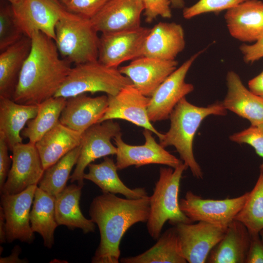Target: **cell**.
<instances>
[{
  "mask_svg": "<svg viewBox=\"0 0 263 263\" xmlns=\"http://www.w3.org/2000/svg\"><path fill=\"white\" fill-rule=\"evenodd\" d=\"M31 38V49L12 99L20 104L39 105L55 96L72 68L60 56L53 39L39 31Z\"/></svg>",
  "mask_w": 263,
  "mask_h": 263,
  "instance_id": "obj_1",
  "label": "cell"
},
{
  "mask_svg": "<svg viewBox=\"0 0 263 263\" xmlns=\"http://www.w3.org/2000/svg\"><path fill=\"white\" fill-rule=\"evenodd\" d=\"M150 197L122 198L103 192L92 200L89 214L100 233V242L91 262L118 263L120 244L126 231L133 225L147 222L150 215Z\"/></svg>",
  "mask_w": 263,
  "mask_h": 263,
  "instance_id": "obj_2",
  "label": "cell"
},
{
  "mask_svg": "<svg viewBox=\"0 0 263 263\" xmlns=\"http://www.w3.org/2000/svg\"><path fill=\"white\" fill-rule=\"evenodd\" d=\"M227 110L222 102L217 101L207 107H199L182 99L171 112L169 119L170 127L159 139L164 148L173 146L181 160L189 168L193 176L203 178L202 169L196 161L193 150L195 134L203 121L210 115L225 116Z\"/></svg>",
  "mask_w": 263,
  "mask_h": 263,
  "instance_id": "obj_3",
  "label": "cell"
},
{
  "mask_svg": "<svg viewBox=\"0 0 263 263\" xmlns=\"http://www.w3.org/2000/svg\"><path fill=\"white\" fill-rule=\"evenodd\" d=\"M188 168L183 162L176 168H161L159 177L150 197V215L147 223L148 232L154 240L161 234L167 221L172 226L191 223L182 212L178 199L182 174Z\"/></svg>",
  "mask_w": 263,
  "mask_h": 263,
  "instance_id": "obj_4",
  "label": "cell"
},
{
  "mask_svg": "<svg viewBox=\"0 0 263 263\" xmlns=\"http://www.w3.org/2000/svg\"><path fill=\"white\" fill-rule=\"evenodd\" d=\"M55 32V42L62 58L75 65L98 60L99 37L90 19L68 11Z\"/></svg>",
  "mask_w": 263,
  "mask_h": 263,
  "instance_id": "obj_5",
  "label": "cell"
},
{
  "mask_svg": "<svg viewBox=\"0 0 263 263\" xmlns=\"http://www.w3.org/2000/svg\"><path fill=\"white\" fill-rule=\"evenodd\" d=\"M132 84L118 68L107 66L98 60L76 65L54 97L66 98L86 93L103 92L116 94L125 86Z\"/></svg>",
  "mask_w": 263,
  "mask_h": 263,
  "instance_id": "obj_6",
  "label": "cell"
},
{
  "mask_svg": "<svg viewBox=\"0 0 263 263\" xmlns=\"http://www.w3.org/2000/svg\"><path fill=\"white\" fill-rule=\"evenodd\" d=\"M248 194L249 191L235 198L212 199L188 190L180 200L179 206L191 223L204 222L227 227L244 205Z\"/></svg>",
  "mask_w": 263,
  "mask_h": 263,
  "instance_id": "obj_7",
  "label": "cell"
},
{
  "mask_svg": "<svg viewBox=\"0 0 263 263\" xmlns=\"http://www.w3.org/2000/svg\"><path fill=\"white\" fill-rule=\"evenodd\" d=\"M122 134L119 124L113 120L96 123L86 130L81 136L80 152L75 168L71 175V183L77 182L83 187L84 170L95 160L116 155L117 148L112 138Z\"/></svg>",
  "mask_w": 263,
  "mask_h": 263,
  "instance_id": "obj_8",
  "label": "cell"
},
{
  "mask_svg": "<svg viewBox=\"0 0 263 263\" xmlns=\"http://www.w3.org/2000/svg\"><path fill=\"white\" fill-rule=\"evenodd\" d=\"M204 51L194 54L177 68L150 97L148 114L151 122L169 119L178 102L194 90V86L185 81L186 76L193 62Z\"/></svg>",
  "mask_w": 263,
  "mask_h": 263,
  "instance_id": "obj_9",
  "label": "cell"
},
{
  "mask_svg": "<svg viewBox=\"0 0 263 263\" xmlns=\"http://www.w3.org/2000/svg\"><path fill=\"white\" fill-rule=\"evenodd\" d=\"M12 7L25 36L31 38L34 32L39 31L54 40L56 25L68 12L60 0H22Z\"/></svg>",
  "mask_w": 263,
  "mask_h": 263,
  "instance_id": "obj_10",
  "label": "cell"
},
{
  "mask_svg": "<svg viewBox=\"0 0 263 263\" xmlns=\"http://www.w3.org/2000/svg\"><path fill=\"white\" fill-rule=\"evenodd\" d=\"M150 28H138L103 33L99 37L98 60L118 68L122 63L142 56L146 38Z\"/></svg>",
  "mask_w": 263,
  "mask_h": 263,
  "instance_id": "obj_11",
  "label": "cell"
},
{
  "mask_svg": "<svg viewBox=\"0 0 263 263\" xmlns=\"http://www.w3.org/2000/svg\"><path fill=\"white\" fill-rule=\"evenodd\" d=\"M152 133L149 130L144 129L145 143L138 146L126 143L122 139V134L113 137L117 148L115 164L118 170L132 166L138 168L149 164L164 165L174 169L183 162L158 144Z\"/></svg>",
  "mask_w": 263,
  "mask_h": 263,
  "instance_id": "obj_12",
  "label": "cell"
},
{
  "mask_svg": "<svg viewBox=\"0 0 263 263\" xmlns=\"http://www.w3.org/2000/svg\"><path fill=\"white\" fill-rule=\"evenodd\" d=\"M12 152L11 168L0 194H17L37 185L45 171L35 144L19 143Z\"/></svg>",
  "mask_w": 263,
  "mask_h": 263,
  "instance_id": "obj_13",
  "label": "cell"
},
{
  "mask_svg": "<svg viewBox=\"0 0 263 263\" xmlns=\"http://www.w3.org/2000/svg\"><path fill=\"white\" fill-rule=\"evenodd\" d=\"M108 97L107 108L98 123L108 120H124L149 130L159 139L162 137L163 133L154 127L148 116L150 97L144 95L130 84L122 88L116 94L108 95Z\"/></svg>",
  "mask_w": 263,
  "mask_h": 263,
  "instance_id": "obj_14",
  "label": "cell"
},
{
  "mask_svg": "<svg viewBox=\"0 0 263 263\" xmlns=\"http://www.w3.org/2000/svg\"><path fill=\"white\" fill-rule=\"evenodd\" d=\"M182 254L188 263H205L212 248L224 236L226 227L204 222L175 225Z\"/></svg>",
  "mask_w": 263,
  "mask_h": 263,
  "instance_id": "obj_15",
  "label": "cell"
},
{
  "mask_svg": "<svg viewBox=\"0 0 263 263\" xmlns=\"http://www.w3.org/2000/svg\"><path fill=\"white\" fill-rule=\"evenodd\" d=\"M37 185L15 194H1L0 204L5 216L7 242L19 240L31 244L35 234L30 224V213Z\"/></svg>",
  "mask_w": 263,
  "mask_h": 263,
  "instance_id": "obj_16",
  "label": "cell"
},
{
  "mask_svg": "<svg viewBox=\"0 0 263 263\" xmlns=\"http://www.w3.org/2000/svg\"><path fill=\"white\" fill-rule=\"evenodd\" d=\"M175 60H166L142 56L118 68L133 86L144 95L150 97L160 85L177 68Z\"/></svg>",
  "mask_w": 263,
  "mask_h": 263,
  "instance_id": "obj_17",
  "label": "cell"
},
{
  "mask_svg": "<svg viewBox=\"0 0 263 263\" xmlns=\"http://www.w3.org/2000/svg\"><path fill=\"white\" fill-rule=\"evenodd\" d=\"M144 10L141 0H110L90 20L101 34L133 29L141 26Z\"/></svg>",
  "mask_w": 263,
  "mask_h": 263,
  "instance_id": "obj_18",
  "label": "cell"
},
{
  "mask_svg": "<svg viewBox=\"0 0 263 263\" xmlns=\"http://www.w3.org/2000/svg\"><path fill=\"white\" fill-rule=\"evenodd\" d=\"M224 19L232 37L255 42L263 37V1L246 0L226 11Z\"/></svg>",
  "mask_w": 263,
  "mask_h": 263,
  "instance_id": "obj_19",
  "label": "cell"
},
{
  "mask_svg": "<svg viewBox=\"0 0 263 263\" xmlns=\"http://www.w3.org/2000/svg\"><path fill=\"white\" fill-rule=\"evenodd\" d=\"M108 105L107 95L92 97L83 94L68 98L59 122L82 134L89 128L98 123Z\"/></svg>",
  "mask_w": 263,
  "mask_h": 263,
  "instance_id": "obj_20",
  "label": "cell"
},
{
  "mask_svg": "<svg viewBox=\"0 0 263 263\" xmlns=\"http://www.w3.org/2000/svg\"><path fill=\"white\" fill-rule=\"evenodd\" d=\"M226 82L227 93L222 101L225 108L247 120L252 126L263 125V98L247 89L233 71L227 72Z\"/></svg>",
  "mask_w": 263,
  "mask_h": 263,
  "instance_id": "obj_21",
  "label": "cell"
},
{
  "mask_svg": "<svg viewBox=\"0 0 263 263\" xmlns=\"http://www.w3.org/2000/svg\"><path fill=\"white\" fill-rule=\"evenodd\" d=\"M185 45L184 30L181 24L160 22L150 29L144 42L142 56L174 60Z\"/></svg>",
  "mask_w": 263,
  "mask_h": 263,
  "instance_id": "obj_22",
  "label": "cell"
},
{
  "mask_svg": "<svg viewBox=\"0 0 263 263\" xmlns=\"http://www.w3.org/2000/svg\"><path fill=\"white\" fill-rule=\"evenodd\" d=\"M251 235L246 226L234 220L222 239L210 252L206 263H245Z\"/></svg>",
  "mask_w": 263,
  "mask_h": 263,
  "instance_id": "obj_23",
  "label": "cell"
},
{
  "mask_svg": "<svg viewBox=\"0 0 263 263\" xmlns=\"http://www.w3.org/2000/svg\"><path fill=\"white\" fill-rule=\"evenodd\" d=\"M82 134L59 122L35 143L45 170L80 146Z\"/></svg>",
  "mask_w": 263,
  "mask_h": 263,
  "instance_id": "obj_24",
  "label": "cell"
},
{
  "mask_svg": "<svg viewBox=\"0 0 263 263\" xmlns=\"http://www.w3.org/2000/svg\"><path fill=\"white\" fill-rule=\"evenodd\" d=\"M32 47L31 38L24 36L0 52V97L12 98L20 73Z\"/></svg>",
  "mask_w": 263,
  "mask_h": 263,
  "instance_id": "obj_25",
  "label": "cell"
},
{
  "mask_svg": "<svg viewBox=\"0 0 263 263\" xmlns=\"http://www.w3.org/2000/svg\"><path fill=\"white\" fill-rule=\"evenodd\" d=\"M38 110V105L20 104L12 98L0 97V132L4 134L11 151L15 146L22 143L21 132Z\"/></svg>",
  "mask_w": 263,
  "mask_h": 263,
  "instance_id": "obj_26",
  "label": "cell"
},
{
  "mask_svg": "<svg viewBox=\"0 0 263 263\" xmlns=\"http://www.w3.org/2000/svg\"><path fill=\"white\" fill-rule=\"evenodd\" d=\"M83 187L71 184L55 196V214L58 225H65L69 229H81L84 234L94 232L95 224L82 214L79 201Z\"/></svg>",
  "mask_w": 263,
  "mask_h": 263,
  "instance_id": "obj_27",
  "label": "cell"
},
{
  "mask_svg": "<svg viewBox=\"0 0 263 263\" xmlns=\"http://www.w3.org/2000/svg\"><path fill=\"white\" fill-rule=\"evenodd\" d=\"M89 172L85 173L84 179L97 185L102 192L120 194L129 199H138L148 196L144 188L131 189L121 180L117 174V168L113 160L106 156L99 164L88 165Z\"/></svg>",
  "mask_w": 263,
  "mask_h": 263,
  "instance_id": "obj_28",
  "label": "cell"
},
{
  "mask_svg": "<svg viewBox=\"0 0 263 263\" xmlns=\"http://www.w3.org/2000/svg\"><path fill=\"white\" fill-rule=\"evenodd\" d=\"M31 228L43 240L44 245L49 249L54 244V232L58 226L55 214V196L37 187L30 213Z\"/></svg>",
  "mask_w": 263,
  "mask_h": 263,
  "instance_id": "obj_29",
  "label": "cell"
},
{
  "mask_svg": "<svg viewBox=\"0 0 263 263\" xmlns=\"http://www.w3.org/2000/svg\"><path fill=\"white\" fill-rule=\"evenodd\" d=\"M122 263H186L180 246L175 226L161 234L157 242L145 252L135 256L124 257Z\"/></svg>",
  "mask_w": 263,
  "mask_h": 263,
  "instance_id": "obj_30",
  "label": "cell"
},
{
  "mask_svg": "<svg viewBox=\"0 0 263 263\" xmlns=\"http://www.w3.org/2000/svg\"><path fill=\"white\" fill-rule=\"evenodd\" d=\"M66 101V98L54 96L39 104L36 116L28 121L21 135L35 144L59 122Z\"/></svg>",
  "mask_w": 263,
  "mask_h": 263,
  "instance_id": "obj_31",
  "label": "cell"
},
{
  "mask_svg": "<svg viewBox=\"0 0 263 263\" xmlns=\"http://www.w3.org/2000/svg\"><path fill=\"white\" fill-rule=\"evenodd\" d=\"M80 152V146H79L46 169L38 187L55 196L61 192L67 186L71 172L77 163Z\"/></svg>",
  "mask_w": 263,
  "mask_h": 263,
  "instance_id": "obj_32",
  "label": "cell"
},
{
  "mask_svg": "<svg viewBox=\"0 0 263 263\" xmlns=\"http://www.w3.org/2000/svg\"><path fill=\"white\" fill-rule=\"evenodd\" d=\"M234 220L243 223L250 234L263 229V171Z\"/></svg>",
  "mask_w": 263,
  "mask_h": 263,
  "instance_id": "obj_33",
  "label": "cell"
},
{
  "mask_svg": "<svg viewBox=\"0 0 263 263\" xmlns=\"http://www.w3.org/2000/svg\"><path fill=\"white\" fill-rule=\"evenodd\" d=\"M24 36L18 26L10 3L0 2V52L13 45Z\"/></svg>",
  "mask_w": 263,
  "mask_h": 263,
  "instance_id": "obj_34",
  "label": "cell"
},
{
  "mask_svg": "<svg viewBox=\"0 0 263 263\" xmlns=\"http://www.w3.org/2000/svg\"><path fill=\"white\" fill-rule=\"evenodd\" d=\"M246 0H199L192 5L183 9V16L190 19L201 14L226 11Z\"/></svg>",
  "mask_w": 263,
  "mask_h": 263,
  "instance_id": "obj_35",
  "label": "cell"
},
{
  "mask_svg": "<svg viewBox=\"0 0 263 263\" xmlns=\"http://www.w3.org/2000/svg\"><path fill=\"white\" fill-rule=\"evenodd\" d=\"M230 141L238 144H246L251 146L263 160V125L252 126L229 136ZM260 171H263V162Z\"/></svg>",
  "mask_w": 263,
  "mask_h": 263,
  "instance_id": "obj_36",
  "label": "cell"
},
{
  "mask_svg": "<svg viewBox=\"0 0 263 263\" xmlns=\"http://www.w3.org/2000/svg\"><path fill=\"white\" fill-rule=\"evenodd\" d=\"M110 0H68L64 5L66 9L73 14L89 19H92Z\"/></svg>",
  "mask_w": 263,
  "mask_h": 263,
  "instance_id": "obj_37",
  "label": "cell"
},
{
  "mask_svg": "<svg viewBox=\"0 0 263 263\" xmlns=\"http://www.w3.org/2000/svg\"><path fill=\"white\" fill-rule=\"evenodd\" d=\"M144 5V15L148 23L158 17L170 19L172 17L170 0H141Z\"/></svg>",
  "mask_w": 263,
  "mask_h": 263,
  "instance_id": "obj_38",
  "label": "cell"
},
{
  "mask_svg": "<svg viewBox=\"0 0 263 263\" xmlns=\"http://www.w3.org/2000/svg\"><path fill=\"white\" fill-rule=\"evenodd\" d=\"M8 150L5 136L0 132V190L6 182L12 164V158L9 156Z\"/></svg>",
  "mask_w": 263,
  "mask_h": 263,
  "instance_id": "obj_39",
  "label": "cell"
},
{
  "mask_svg": "<svg viewBox=\"0 0 263 263\" xmlns=\"http://www.w3.org/2000/svg\"><path fill=\"white\" fill-rule=\"evenodd\" d=\"M250 235L245 263H263V240L259 233L250 234Z\"/></svg>",
  "mask_w": 263,
  "mask_h": 263,
  "instance_id": "obj_40",
  "label": "cell"
},
{
  "mask_svg": "<svg viewBox=\"0 0 263 263\" xmlns=\"http://www.w3.org/2000/svg\"><path fill=\"white\" fill-rule=\"evenodd\" d=\"M239 49L245 63H252L259 60L263 57V37L252 44L241 45Z\"/></svg>",
  "mask_w": 263,
  "mask_h": 263,
  "instance_id": "obj_41",
  "label": "cell"
},
{
  "mask_svg": "<svg viewBox=\"0 0 263 263\" xmlns=\"http://www.w3.org/2000/svg\"><path fill=\"white\" fill-rule=\"evenodd\" d=\"M248 87L251 92L263 98V70L258 75L249 80Z\"/></svg>",
  "mask_w": 263,
  "mask_h": 263,
  "instance_id": "obj_42",
  "label": "cell"
},
{
  "mask_svg": "<svg viewBox=\"0 0 263 263\" xmlns=\"http://www.w3.org/2000/svg\"><path fill=\"white\" fill-rule=\"evenodd\" d=\"M21 251L20 247L16 245L13 248L11 254L5 257L0 258V263H28V261L25 259H20L19 258V255Z\"/></svg>",
  "mask_w": 263,
  "mask_h": 263,
  "instance_id": "obj_43",
  "label": "cell"
},
{
  "mask_svg": "<svg viewBox=\"0 0 263 263\" xmlns=\"http://www.w3.org/2000/svg\"><path fill=\"white\" fill-rule=\"evenodd\" d=\"M7 242L6 225L3 210L1 207H0V243L3 244Z\"/></svg>",
  "mask_w": 263,
  "mask_h": 263,
  "instance_id": "obj_44",
  "label": "cell"
},
{
  "mask_svg": "<svg viewBox=\"0 0 263 263\" xmlns=\"http://www.w3.org/2000/svg\"><path fill=\"white\" fill-rule=\"evenodd\" d=\"M171 7L176 9H182L185 8V1L184 0H170Z\"/></svg>",
  "mask_w": 263,
  "mask_h": 263,
  "instance_id": "obj_45",
  "label": "cell"
},
{
  "mask_svg": "<svg viewBox=\"0 0 263 263\" xmlns=\"http://www.w3.org/2000/svg\"><path fill=\"white\" fill-rule=\"evenodd\" d=\"M8 2L10 3L12 5H16L19 3L22 0H6Z\"/></svg>",
  "mask_w": 263,
  "mask_h": 263,
  "instance_id": "obj_46",
  "label": "cell"
},
{
  "mask_svg": "<svg viewBox=\"0 0 263 263\" xmlns=\"http://www.w3.org/2000/svg\"><path fill=\"white\" fill-rule=\"evenodd\" d=\"M259 234L262 239L263 240V229L259 232Z\"/></svg>",
  "mask_w": 263,
  "mask_h": 263,
  "instance_id": "obj_47",
  "label": "cell"
},
{
  "mask_svg": "<svg viewBox=\"0 0 263 263\" xmlns=\"http://www.w3.org/2000/svg\"><path fill=\"white\" fill-rule=\"evenodd\" d=\"M60 1L63 5H65L67 2L68 0H60Z\"/></svg>",
  "mask_w": 263,
  "mask_h": 263,
  "instance_id": "obj_48",
  "label": "cell"
}]
</instances>
